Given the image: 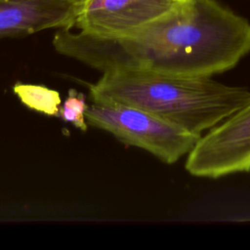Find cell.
<instances>
[{
    "label": "cell",
    "instance_id": "1",
    "mask_svg": "<svg viewBox=\"0 0 250 250\" xmlns=\"http://www.w3.org/2000/svg\"><path fill=\"white\" fill-rule=\"evenodd\" d=\"M55 49L102 72L133 67L212 77L250 53V22L217 0H179L167 13L121 38L59 29Z\"/></svg>",
    "mask_w": 250,
    "mask_h": 250
},
{
    "label": "cell",
    "instance_id": "2",
    "mask_svg": "<svg viewBox=\"0 0 250 250\" xmlns=\"http://www.w3.org/2000/svg\"><path fill=\"white\" fill-rule=\"evenodd\" d=\"M90 96L143 109L201 136L250 103V90L241 86L133 67L103 72Z\"/></svg>",
    "mask_w": 250,
    "mask_h": 250
},
{
    "label": "cell",
    "instance_id": "3",
    "mask_svg": "<svg viewBox=\"0 0 250 250\" xmlns=\"http://www.w3.org/2000/svg\"><path fill=\"white\" fill-rule=\"evenodd\" d=\"M86 119L93 127L146 150L166 164L188 155L201 137L143 109L115 103L93 102Z\"/></svg>",
    "mask_w": 250,
    "mask_h": 250
},
{
    "label": "cell",
    "instance_id": "4",
    "mask_svg": "<svg viewBox=\"0 0 250 250\" xmlns=\"http://www.w3.org/2000/svg\"><path fill=\"white\" fill-rule=\"evenodd\" d=\"M185 168L194 177L210 179L250 172V103L201 136Z\"/></svg>",
    "mask_w": 250,
    "mask_h": 250
},
{
    "label": "cell",
    "instance_id": "5",
    "mask_svg": "<svg viewBox=\"0 0 250 250\" xmlns=\"http://www.w3.org/2000/svg\"><path fill=\"white\" fill-rule=\"evenodd\" d=\"M179 0H81L74 26L103 38H121L171 10Z\"/></svg>",
    "mask_w": 250,
    "mask_h": 250
},
{
    "label": "cell",
    "instance_id": "6",
    "mask_svg": "<svg viewBox=\"0 0 250 250\" xmlns=\"http://www.w3.org/2000/svg\"><path fill=\"white\" fill-rule=\"evenodd\" d=\"M81 0H0V39L45 29H69Z\"/></svg>",
    "mask_w": 250,
    "mask_h": 250
},
{
    "label": "cell",
    "instance_id": "7",
    "mask_svg": "<svg viewBox=\"0 0 250 250\" xmlns=\"http://www.w3.org/2000/svg\"><path fill=\"white\" fill-rule=\"evenodd\" d=\"M13 92L29 109L58 117L62 105V98L58 91L44 85L17 82L13 85Z\"/></svg>",
    "mask_w": 250,
    "mask_h": 250
},
{
    "label": "cell",
    "instance_id": "8",
    "mask_svg": "<svg viewBox=\"0 0 250 250\" xmlns=\"http://www.w3.org/2000/svg\"><path fill=\"white\" fill-rule=\"evenodd\" d=\"M88 106L84 94L77 92L75 89H70L60 107L58 117L70 123L78 130L86 132L88 129V121L86 119Z\"/></svg>",
    "mask_w": 250,
    "mask_h": 250
}]
</instances>
